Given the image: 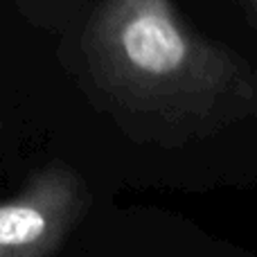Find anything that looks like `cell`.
Masks as SVG:
<instances>
[{
  "label": "cell",
  "instance_id": "1",
  "mask_svg": "<svg viewBox=\"0 0 257 257\" xmlns=\"http://www.w3.org/2000/svg\"><path fill=\"white\" fill-rule=\"evenodd\" d=\"M88 52L108 88L165 126L194 131L257 113L255 70L194 34L172 0H106Z\"/></svg>",
  "mask_w": 257,
  "mask_h": 257
},
{
  "label": "cell",
  "instance_id": "3",
  "mask_svg": "<svg viewBox=\"0 0 257 257\" xmlns=\"http://www.w3.org/2000/svg\"><path fill=\"white\" fill-rule=\"evenodd\" d=\"M255 3H257V0H255Z\"/></svg>",
  "mask_w": 257,
  "mask_h": 257
},
{
  "label": "cell",
  "instance_id": "2",
  "mask_svg": "<svg viewBox=\"0 0 257 257\" xmlns=\"http://www.w3.org/2000/svg\"><path fill=\"white\" fill-rule=\"evenodd\" d=\"M86 208L88 192L72 169L34 172L21 194L0 203V257H48Z\"/></svg>",
  "mask_w": 257,
  "mask_h": 257
}]
</instances>
